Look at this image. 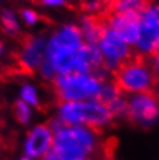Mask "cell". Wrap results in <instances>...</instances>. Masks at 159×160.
<instances>
[{
	"label": "cell",
	"instance_id": "17",
	"mask_svg": "<svg viewBox=\"0 0 159 160\" xmlns=\"http://www.w3.org/2000/svg\"><path fill=\"white\" fill-rule=\"evenodd\" d=\"M20 20L26 26H36L40 22V14L33 8H23L20 11Z\"/></svg>",
	"mask_w": 159,
	"mask_h": 160
},
{
	"label": "cell",
	"instance_id": "5",
	"mask_svg": "<svg viewBox=\"0 0 159 160\" xmlns=\"http://www.w3.org/2000/svg\"><path fill=\"white\" fill-rule=\"evenodd\" d=\"M46 37L45 36H26L20 42V46L14 56L13 66L8 68L13 74L17 76H33L39 71L40 65L45 60Z\"/></svg>",
	"mask_w": 159,
	"mask_h": 160
},
{
	"label": "cell",
	"instance_id": "20",
	"mask_svg": "<svg viewBox=\"0 0 159 160\" xmlns=\"http://www.w3.org/2000/svg\"><path fill=\"white\" fill-rule=\"evenodd\" d=\"M155 56H159V39H158V45H156V51H155Z\"/></svg>",
	"mask_w": 159,
	"mask_h": 160
},
{
	"label": "cell",
	"instance_id": "23",
	"mask_svg": "<svg viewBox=\"0 0 159 160\" xmlns=\"http://www.w3.org/2000/svg\"><path fill=\"white\" fill-rule=\"evenodd\" d=\"M3 52V45H2V42H0V54Z\"/></svg>",
	"mask_w": 159,
	"mask_h": 160
},
{
	"label": "cell",
	"instance_id": "16",
	"mask_svg": "<svg viewBox=\"0 0 159 160\" xmlns=\"http://www.w3.org/2000/svg\"><path fill=\"white\" fill-rule=\"evenodd\" d=\"M105 8H107V6L102 3V0H83V2H82V11H83L87 16L99 17L100 14H103Z\"/></svg>",
	"mask_w": 159,
	"mask_h": 160
},
{
	"label": "cell",
	"instance_id": "1",
	"mask_svg": "<svg viewBox=\"0 0 159 160\" xmlns=\"http://www.w3.org/2000/svg\"><path fill=\"white\" fill-rule=\"evenodd\" d=\"M48 125L54 132L50 154L60 159L113 160L116 140L103 139L98 129L63 125L56 117Z\"/></svg>",
	"mask_w": 159,
	"mask_h": 160
},
{
	"label": "cell",
	"instance_id": "9",
	"mask_svg": "<svg viewBox=\"0 0 159 160\" xmlns=\"http://www.w3.org/2000/svg\"><path fill=\"white\" fill-rule=\"evenodd\" d=\"M53 139H54V132L48 123L36 125L26 134L25 146H23L25 156L33 160L43 159L53 146Z\"/></svg>",
	"mask_w": 159,
	"mask_h": 160
},
{
	"label": "cell",
	"instance_id": "18",
	"mask_svg": "<svg viewBox=\"0 0 159 160\" xmlns=\"http://www.w3.org/2000/svg\"><path fill=\"white\" fill-rule=\"evenodd\" d=\"M40 5L50 9H57V8H65L68 5V0H40Z\"/></svg>",
	"mask_w": 159,
	"mask_h": 160
},
{
	"label": "cell",
	"instance_id": "15",
	"mask_svg": "<svg viewBox=\"0 0 159 160\" xmlns=\"http://www.w3.org/2000/svg\"><path fill=\"white\" fill-rule=\"evenodd\" d=\"M13 114H14V119L17 120L20 125H28L31 122V117H33L31 106H28L22 100L14 102V105H13Z\"/></svg>",
	"mask_w": 159,
	"mask_h": 160
},
{
	"label": "cell",
	"instance_id": "13",
	"mask_svg": "<svg viewBox=\"0 0 159 160\" xmlns=\"http://www.w3.org/2000/svg\"><path fill=\"white\" fill-rule=\"evenodd\" d=\"M147 0H114L111 12L114 14H140Z\"/></svg>",
	"mask_w": 159,
	"mask_h": 160
},
{
	"label": "cell",
	"instance_id": "7",
	"mask_svg": "<svg viewBox=\"0 0 159 160\" xmlns=\"http://www.w3.org/2000/svg\"><path fill=\"white\" fill-rule=\"evenodd\" d=\"M125 119L133 126L150 128L159 120V97L156 91L125 96Z\"/></svg>",
	"mask_w": 159,
	"mask_h": 160
},
{
	"label": "cell",
	"instance_id": "6",
	"mask_svg": "<svg viewBox=\"0 0 159 160\" xmlns=\"http://www.w3.org/2000/svg\"><path fill=\"white\" fill-rule=\"evenodd\" d=\"M139 37L133 46V51L138 56L151 59L159 39V0L147 2L139 14Z\"/></svg>",
	"mask_w": 159,
	"mask_h": 160
},
{
	"label": "cell",
	"instance_id": "14",
	"mask_svg": "<svg viewBox=\"0 0 159 160\" xmlns=\"http://www.w3.org/2000/svg\"><path fill=\"white\" fill-rule=\"evenodd\" d=\"M20 100L25 102L28 106H34L39 108L40 106V97H39V91L34 85L31 83H25L20 88Z\"/></svg>",
	"mask_w": 159,
	"mask_h": 160
},
{
	"label": "cell",
	"instance_id": "24",
	"mask_svg": "<svg viewBox=\"0 0 159 160\" xmlns=\"http://www.w3.org/2000/svg\"><path fill=\"white\" fill-rule=\"evenodd\" d=\"M0 74H2V68H0Z\"/></svg>",
	"mask_w": 159,
	"mask_h": 160
},
{
	"label": "cell",
	"instance_id": "22",
	"mask_svg": "<svg viewBox=\"0 0 159 160\" xmlns=\"http://www.w3.org/2000/svg\"><path fill=\"white\" fill-rule=\"evenodd\" d=\"M19 160H33V159H29V157H26V156H23L22 159H19Z\"/></svg>",
	"mask_w": 159,
	"mask_h": 160
},
{
	"label": "cell",
	"instance_id": "11",
	"mask_svg": "<svg viewBox=\"0 0 159 160\" xmlns=\"http://www.w3.org/2000/svg\"><path fill=\"white\" fill-rule=\"evenodd\" d=\"M77 26L80 29L83 42L88 43V45H96L100 34H102V31H103V28H105V20H102L100 17L83 14L79 19Z\"/></svg>",
	"mask_w": 159,
	"mask_h": 160
},
{
	"label": "cell",
	"instance_id": "10",
	"mask_svg": "<svg viewBox=\"0 0 159 160\" xmlns=\"http://www.w3.org/2000/svg\"><path fill=\"white\" fill-rule=\"evenodd\" d=\"M105 25L110 29H113L131 48L138 42L140 31L139 14H114V12H111L105 19Z\"/></svg>",
	"mask_w": 159,
	"mask_h": 160
},
{
	"label": "cell",
	"instance_id": "21",
	"mask_svg": "<svg viewBox=\"0 0 159 160\" xmlns=\"http://www.w3.org/2000/svg\"><path fill=\"white\" fill-rule=\"evenodd\" d=\"M155 91H156V94H158V97H159V83L156 85V88H155Z\"/></svg>",
	"mask_w": 159,
	"mask_h": 160
},
{
	"label": "cell",
	"instance_id": "12",
	"mask_svg": "<svg viewBox=\"0 0 159 160\" xmlns=\"http://www.w3.org/2000/svg\"><path fill=\"white\" fill-rule=\"evenodd\" d=\"M0 26L2 31L9 36V37H16L20 34V17L17 16L16 11L13 9H3L0 12Z\"/></svg>",
	"mask_w": 159,
	"mask_h": 160
},
{
	"label": "cell",
	"instance_id": "3",
	"mask_svg": "<svg viewBox=\"0 0 159 160\" xmlns=\"http://www.w3.org/2000/svg\"><path fill=\"white\" fill-rule=\"evenodd\" d=\"M56 119L60 120L63 125L87 126L100 131L102 128L113 123L114 116L111 114L108 106H105L98 100H83L59 103Z\"/></svg>",
	"mask_w": 159,
	"mask_h": 160
},
{
	"label": "cell",
	"instance_id": "19",
	"mask_svg": "<svg viewBox=\"0 0 159 160\" xmlns=\"http://www.w3.org/2000/svg\"><path fill=\"white\" fill-rule=\"evenodd\" d=\"M151 66H153L155 76H156L158 83H159V56H153V57H151Z\"/></svg>",
	"mask_w": 159,
	"mask_h": 160
},
{
	"label": "cell",
	"instance_id": "2",
	"mask_svg": "<svg viewBox=\"0 0 159 160\" xmlns=\"http://www.w3.org/2000/svg\"><path fill=\"white\" fill-rule=\"evenodd\" d=\"M110 76L111 83L118 88L122 96L155 91L158 85V79L151 66V59L138 54H133L128 60H125Z\"/></svg>",
	"mask_w": 159,
	"mask_h": 160
},
{
	"label": "cell",
	"instance_id": "4",
	"mask_svg": "<svg viewBox=\"0 0 159 160\" xmlns=\"http://www.w3.org/2000/svg\"><path fill=\"white\" fill-rule=\"evenodd\" d=\"M103 80L91 72H70L56 76L51 82L53 94L57 103L94 100L99 94Z\"/></svg>",
	"mask_w": 159,
	"mask_h": 160
},
{
	"label": "cell",
	"instance_id": "8",
	"mask_svg": "<svg viewBox=\"0 0 159 160\" xmlns=\"http://www.w3.org/2000/svg\"><path fill=\"white\" fill-rule=\"evenodd\" d=\"M98 49H99L100 56H102V63H103V68L111 74L119 65H122L125 60H128L133 54V48L125 43L124 40L120 39L119 36L110 29L107 25L100 34L99 40L96 43Z\"/></svg>",
	"mask_w": 159,
	"mask_h": 160
}]
</instances>
